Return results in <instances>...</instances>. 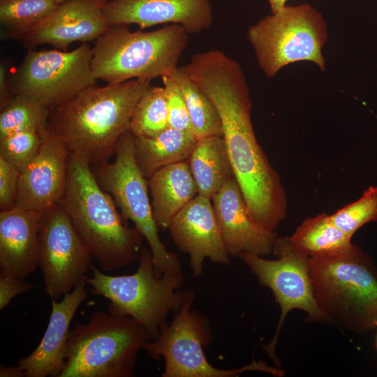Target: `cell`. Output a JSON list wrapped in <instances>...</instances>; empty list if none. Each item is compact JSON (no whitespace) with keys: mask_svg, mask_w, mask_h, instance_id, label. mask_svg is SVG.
Here are the masks:
<instances>
[{"mask_svg":"<svg viewBox=\"0 0 377 377\" xmlns=\"http://www.w3.org/2000/svg\"><path fill=\"white\" fill-rule=\"evenodd\" d=\"M211 200L198 194L173 217L168 228L175 245L189 255L195 276L201 274L205 258L223 265L229 263Z\"/></svg>","mask_w":377,"mask_h":377,"instance_id":"16","label":"cell"},{"mask_svg":"<svg viewBox=\"0 0 377 377\" xmlns=\"http://www.w3.org/2000/svg\"><path fill=\"white\" fill-rule=\"evenodd\" d=\"M313 297L331 322L356 334L377 329V267L352 243L346 250L309 258Z\"/></svg>","mask_w":377,"mask_h":377,"instance_id":"4","label":"cell"},{"mask_svg":"<svg viewBox=\"0 0 377 377\" xmlns=\"http://www.w3.org/2000/svg\"><path fill=\"white\" fill-rule=\"evenodd\" d=\"M193 81L219 114L223 138L249 216L260 228L274 232L286 216V192L256 139L252 103L240 65L227 57L211 61L195 73Z\"/></svg>","mask_w":377,"mask_h":377,"instance_id":"1","label":"cell"},{"mask_svg":"<svg viewBox=\"0 0 377 377\" xmlns=\"http://www.w3.org/2000/svg\"><path fill=\"white\" fill-rule=\"evenodd\" d=\"M147 184L154 217L162 229H168L173 217L198 194L187 160L159 169Z\"/></svg>","mask_w":377,"mask_h":377,"instance_id":"21","label":"cell"},{"mask_svg":"<svg viewBox=\"0 0 377 377\" xmlns=\"http://www.w3.org/2000/svg\"><path fill=\"white\" fill-rule=\"evenodd\" d=\"M57 3H61L62 1H64V0H54Z\"/></svg>","mask_w":377,"mask_h":377,"instance_id":"38","label":"cell"},{"mask_svg":"<svg viewBox=\"0 0 377 377\" xmlns=\"http://www.w3.org/2000/svg\"><path fill=\"white\" fill-rule=\"evenodd\" d=\"M33 284L26 279L8 277L0 274V309L2 310L15 296L33 288Z\"/></svg>","mask_w":377,"mask_h":377,"instance_id":"33","label":"cell"},{"mask_svg":"<svg viewBox=\"0 0 377 377\" xmlns=\"http://www.w3.org/2000/svg\"><path fill=\"white\" fill-rule=\"evenodd\" d=\"M168 127V115L164 88L150 86L135 106L129 130L135 138H149Z\"/></svg>","mask_w":377,"mask_h":377,"instance_id":"28","label":"cell"},{"mask_svg":"<svg viewBox=\"0 0 377 377\" xmlns=\"http://www.w3.org/2000/svg\"><path fill=\"white\" fill-rule=\"evenodd\" d=\"M161 78L167 103L169 127L192 133L188 112L180 88L170 76L165 75Z\"/></svg>","mask_w":377,"mask_h":377,"instance_id":"31","label":"cell"},{"mask_svg":"<svg viewBox=\"0 0 377 377\" xmlns=\"http://www.w3.org/2000/svg\"><path fill=\"white\" fill-rule=\"evenodd\" d=\"M375 348L377 350V334H376V340H375Z\"/></svg>","mask_w":377,"mask_h":377,"instance_id":"37","label":"cell"},{"mask_svg":"<svg viewBox=\"0 0 377 377\" xmlns=\"http://www.w3.org/2000/svg\"><path fill=\"white\" fill-rule=\"evenodd\" d=\"M108 1L64 0L17 40L28 48L49 44L61 51L74 42L96 40L110 26L103 13Z\"/></svg>","mask_w":377,"mask_h":377,"instance_id":"15","label":"cell"},{"mask_svg":"<svg viewBox=\"0 0 377 377\" xmlns=\"http://www.w3.org/2000/svg\"><path fill=\"white\" fill-rule=\"evenodd\" d=\"M39 265L45 293L58 300L84 278L92 256L70 215L59 203L40 212Z\"/></svg>","mask_w":377,"mask_h":377,"instance_id":"13","label":"cell"},{"mask_svg":"<svg viewBox=\"0 0 377 377\" xmlns=\"http://www.w3.org/2000/svg\"><path fill=\"white\" fill-rule=\"evenodd\" d=\"M84 281L64 295L57 302L52 299V311L40 342L17 365L27 377H59L65 361L70 323L82 302L87 297Z\"/></svg>","mask_w":377,"mask_h":377,"instance_id":"19","label":"cell"},{"mask_svg":"<svg viewBox=\"0 0 377 377\" xmlns=\"http://www.w3.org/2000/svg\"><path fill=\"white\" fill-rule=\"evenodd\" d=\"M69 155L48 126L38 154L20 172L16 207L41 212L59 204L66 191Z\"/></svg>","mask_w":377,"mask_h":377,"instance_id":"14","label":"cell"},{"mask_svg":"<svg viewBox=\"0 0 377 377\" xmlns=\"http://www.w3.org/2000/svg\"><path fill=\"white\" fill-rule=\"evenodd\" d=\"M247 38L268 77L299 61H311L321 71L325 69L321 48L327 38L326 23L320 13L309 4L285 6L265 16L249 29Z\"/></svg>","mask_w":377,"mask_h":377,"instance_id":"8","label":"cell"},{"mask_svg":"<svg viewBox=\"0 0 377 377\" xmlns=\"http://www.w3.org/2000/svg\"><path fill=\"white\" fill-rule=\"evenodd\" d=\"M1 377H24V371L18 366L6 367L2 365L0 368Z\"/></svg>","mask_w":377,"mask_h":377,"instance_id":"35","label":"cell"},{"mask_svg":"<svg viewBox=\"0 0 377 377\" xmlns=\"http://www.w3.org/2000/svg\"><path fill=\"white\" fill-rule=\"evenodd\" d=\"M8 84L6 68L3 64L0 66V106H3L13 96Z\"/></svg>","mask_w":377,"mask_h":377,"instance_id":"34","label":"cell"},{"mask_svg":"<svg viewBox=\"0 0 377 377\" xmlns=\"http://www.w3.org/2000/svg\"><path fill=\"white\" fill-rule=\"evenodd\" d=\"M197 140L191 132L171 127L152 137H134L138 166L148 179L165 166L188 160Z\"/></svg>","mask_w":377,"mask_h":377,"instance_id":"23","label":"cell"},{"mask_svg":"<svg viewBox=\"0 0 377 377\" xmlns=\"http://www.w3.org/2000/svg\"><path fill=\"white\" fill-rule=\"evenodd\" d=\"M20 170L0 156V209L10 210L16 207Z\"/></svg>","mask_w":377,"mask_h":377,"instance_id":"32","label":"cell"},{"mask_svg":"<svg viewBox=\"0 0 377 377\" xmlns=\"http://www.w3.org/2000/svg\"><path fill=\"white\" fill-rule=\"evenodd\" d=\"M287 0H268L272 13L278 12L285 6Z\"/></svg>","mask_w":377,"mask_h":377,"instance_id":"36","label":"cell"},{"mask_svg":"<svg viewBox=\"0 0 377 377\" xmlns=\"http://www.w3.org/2000/svg\"><path fill=\"white\" fill-rule=\"evenodd\" d=\"M212 201L230 256L249 253L265 257L272 253L278 236L252 221L235 177L228 180Z\"/></svg>","mask_w":377,"mask_h":377,"instance_id":"18","label":"cell"},{"mask_svg":"<svg viewBox=\"0 0 377 377\" xmlns=\"http://www.w3.org/2000/svg\"><path fill=\"white\" fill-rule=\"evenodd\" d=\"M45 131L27 129L0 139V156L21 172L38 154Z\"/></svg>","mask_w":377,"mask_h":377,"instance_id":"30","label":"cell"},{"mask_svg":"<svg viewBox=\"0 0 377 377\" xmlns=\"http://www.w3.org/2000/svg\"><path fill=\"white\" fill-rule=\"evenodd\" d=\"M103 13L110 25L135 24L144 29L177 24L188 34L208 29L214 22L211 0H111Z\"/></svg>","mask_w":377,"mask_h":377,"instance_id":"17","label":"cell"},{"mask_svg":"<svg viewBox=\"0 0 377 377\" xmlns=\"http://www.w3.org/2000/svg\"><path fill=\"white\" fill-rule=\"evenodd\" d=\"M334 224L353 237L362 226L377 221V186L367 188L356 201L330 214Z\"/></svg>","mask_w":377,"mask_h":377,"instance_id":"29","label":"cell"},{"mask_svg":"<svg viewBox=\"0 0 377 377\" xmlns=\"http://www.w3.org/2000/svg\"><path fill=\"white\" fill-rule=\"evenodd\" d=\"M114 155L113 162L91 166L98 184L112 196L122 216L131 220L148 242L156 275L181 272L177 256L168 251L160 239L147 179L136 163L134 136L129 129L117 141Z\"/></svg>","mask_w":377,"mask_h":377,"instance_id":"9","label":"cell"},{"mask_svg":"<svg viewBox=\"0 0 377 377\" xmlns=\"http://www.w3.org/2000/svg\"><path fill=\"white\" fill-rule=\"evenodd\" d=\"M60 204L104 272L139 259L142 235L135 226L128 227L122 221L113 198L100 186L91 165L71 153L66 191Z\"/></svg>","mask_w":377,"mask_h":377,"instance_id":"3","label":"cell"},{"mask_svg":"<svg viewBox=\"0 0 377 377\" xmlns=\"http://www.w3.org/2000/svg\"><path fill=\"white\" fill-rule=\"evenodd\" d=\"M40 212L15 207L0 212L1 274L26 279L39 265Z\"/></svg>","mask_w":377,"mask_h":377,"instance_id":"20","label":"cell"},{"mask_svg":"<svg viewBox=\"0 0 377 377\" xmlns=\"http://www.w3.org/2000/svg\"><path fill=\"white\" fill-rule=\"evenodd\" d=\"M193 293L186 291L184 300L171 324L164 323L158 337L149 341L144 349L154 359L165 362L163 377H234L249 370H259L280 376L281 371L265 362H253L240 369H220L207 360L203 346L210 341L205 319L191 310Z\"/></svg>","mask_w":377,"mask_h":377,"instance_id":"11","label":"cell"},{"mask_svg":"<svg viewBox=\"0 0 377 377\" xmlns=\"http://www.w3.org/2000/svg\"><path fill=\"white\" fill-rule=\"evenodd\" d=\"M150 82L134 79L91 87L50 110L48 126L70 153L91 166L108 161L119 138L129 129L135 106Z\"/></svg>","mask_w":377,"mask_h":377,"instance_id":"2","label":"cell"},{"mask_svg":"<svg viewBox=\"0 0 377 377\" xmlns=\"http://www.w3.org/2000/svg\"><path fill=\"white\" fill-rule=\"evenodd\" d=\"M149 333L128 316L96 311L70 330L59 377H128Z\"/></svg>","mask_w":377,"mask_h":377,"instance_id":"6","label":"cell"},{"mask_svg":"<svg viewBox=\"0 0 377 377\" xmlns=\"http://www.w3.org/2000/svg\"><path fill=\"white\" fill-rule=\"evenodd\" d=\"M50 110L28 96L13 94L1 107L0 139L13 133L36 129L44 132L48 128Z\"/></svg>","mask_w":377,"mask_h":377,"instance_id":"27","label":"cell"},{"mask_svg":"<svg viewBox=\"0 0 377 377\" xmlns=\"http://www.w3.org/2000/svg\"><path fill=\"white\" fill-rule=\"evenodd\" d=\"M90 268L91 275H86L84 281L91 288V293L110 301V312L134 319L151 340L158 337L168 313L177 311L186 296V292L179 289L182 272L157 276L150 249H142L138 269L132 274L112 276L94 265Z\"/></svg>","mask_w":377,"mask_h":377,"instance_id":"7","label":"cell"},{"mask_svg":"<svg viewBox=\"0 0 377 377\" xmlns=\"http://www.w3.org/2000/svg\"><path fill=\"white\" fill-rule=\"evenodd\" d=\"M59 5L54 0H0V22L4 36L17 39Z\"/></svg>","mask_w":377,"mask_h":377,"instance_id":"26","label":"cell"},{"mask_svg":"<svg viewBox=\"0 0 377 377\" xmlns=\"http://www.w3.org/2000/svg\"><path fill=\"white\" fill-rule=\"evenodd\" d=\"M188 43V33L179 24L134 32L127 24H112L92 47L93 73L108 84L151 81L177 68Z\"/></svg>","mask_w":377,"mask_h":377,"instance_id":"5","label":"cell"},{"mask_svg":"<svg viewBox=\"0 0 377 377\" xmlns=\"http://www.w3.org/2000/svg\"><path fill=\"white\" fill-rule=\"evenodd\" d=\"M187 161L198 195L211 200L228 180L235 177L223 136L198 139Z\"/></svg>","mask_w":377,"mask_h":377,"instance_id":"22","label":"cell"},{"mask_svg":"<svg viewBox=\"0 0 377 377\" xmlns=\"http://www.w3.org/2000/svg\"><path fill=\"white\" fill-rule=\"evenodd\" d=\"M272 253L276 260L266 259L258 255L245 253L240 258L256 276L260 285L268 287L281 307V316L276 333L265 350L279 366L275 348L286 317L293 309L307 313V320L327 322L313 297L309 271V258L295 252L288 237H278Z\"/></svg>","mask_w":377,"mask_h":377,"instance_id":"12","label":"cell"},{"mask_svg":"<svg viewBox=\"0 0 377 377\" xmlns=\"http://www.w3.org/2000/svg\"><path fill=\"white\" fill-rule=\"evenodd\" d=\"M92 54L87 43L70 52L29 50L14 73L11 91L50 110L57 108L95 86Z\"/></svg>","mask_w":377,"mask_h":377,"instance_id":"10","label":"cell"},{"mask_svg":"<svg viewBox=\"0 0 377 377\" xmlns=\"http://www.w3.org/2000/svg\"><path fill=\"white\" fill-rule=\"evenodd\" d=\"M287 237L292 249L306 258L341 252L352 244V237L337 226L330 215L325 213L306 218Z\"/></svg>","mask_w":377,"mask_h":377,"instance_id":"24","label":"cell"},{"mask_svg":"<svg viewBox=\"0 0 377 377\" xmlns=\"http://www.w3.org/2000/svg\"><path fill=\"white\" fill-rule=\"evenodd\" d=\"M178 84L184 96L193 134L198 138L223 136L219 114L213 102L198 87L182 68L168 75Z\"/></svg>","mask_w":377,"mask_h":377,"instance_id":"25","label":"cell"}]
</instances>
